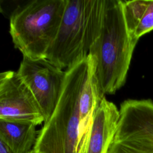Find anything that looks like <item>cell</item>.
<instances>
[{
	"label": "cell",
	"mask_w": 153,
	"mask_h": 153,
	"mask_svg": "<svg viewBox=\"0 0 153 153\" xmlns=\"http://www.w3.org/2000/svg\"><path fill=\"white\" fill-rule=\"evenodd\" d=\"M137 42L127 29L123 1L105 0L100 33L89 53L102 97L114 94L124 84Z\"/></svg>",
	"instance_id": "obj_1"
},
{
	"label": "cell",
	"mask_w": 153,
	"mask_h": 153,
	"mask_svg": "<svg viewBox=\"0 0 153 153\" xmlns=\"http://www.w3.org/2000/svg\"><path fill=\"white\" fill-rule=\"evenodd\" d=\"M92 65L88 57L66 69L57 106L38 131L33 149L38 153H85L80 131L79 97Z\"/></svg>",
	"instance_id": "obj_2"
},
{
	"label": "cell",
	"mask_w": 153,
	"mask_h": 153,
	"mask_svg": "<svg viewBox=\"0 0 153 153\" xmlns=\"http://www.w3.org/2000/svg\"><path fill=\"white\" fill-rule=\"evenodd\" d=\"M105 0H66L55 40L46 59L69 69L86 59L101 29Z\"/></svg>",
	"instance_id": "obj_3"
},
{
	"label": "cell",
	"mask_w": 153,
	"mask_h": 153,
	"mask_svg": "<svg viewBox=\"0 0 153 153\" xmlns=\"http://www.w3.org/2000/svg\"><path fill=\"white\" fill-rule=\"evenodd\" d=\"M66 0H34L18 7L10 19V33L23 57L46 58L56 39Z\"/></svg>",
	"instance_id": "obj_4"
},
{
	"label": "cell",
	"mask_w": 153,
	"mask_h": 153,
	"mask_svg": "<svg viewBox=\"0 0 153 153\" xmlns=\"http://www.w3.org/2000/svg\"><path fill=\"white\" fill-rule=\"evenodd\" d=\"M114 141L108 153H153V102L124 101Z\"/></svg>",
	"instance_id": "obj_5"
},
{
	"label": "cell",
	"mask_w": 153,
	"mask_h": 153,
	"mask_svg": "<svg viewBox=\"0 0 153 153\" xmlns=\"http://www.w3.org/2000/svg\"><path fill=\"white\" fill-rule=\"evenodd\" d=\"M17 72L35 97L46 121L54 112L60 98L66 71L46 58L23 57Z\"/></svg>",
	"instance_id": "obj_6"
},
{
	"label": "cell",
	"mask_w": 153,
	"mask_h": 153,
	"mask_svg": "<svg viewBox=\"0 0 153 153\" xmlns=\"http://www.w3.org/2000/svg\"><path fill=\"white\" fill-rule=\"evenodd\" d=\"M0 120L44 123L42 111L30 90L17 72L0 74Z\"/></svg>",
	"instance_id": "obj_7"
},
{
	"label": "cell",
	"mask_w": 153,
	"mask_h": 153,
	"mask_svg": "<svg viewBox=\"0 0 153 153\" xmlns=\"http://www.w3.org/2000/svg\"><path fill=\"white\" fill-rule=\"evenodd\" d=\"M120 111L103 97L94 114L85 153H108L117 131Z\"/></svg>",
	"instance_id": "obj_8"
},
{
	"label": "cell",
	"mask_w": 153,
	"mask_h": 153,
	"mask_svg": "<svg viewBox=\"0 0 153 153\" xmlns=\"http://www.w3.org/2000/svg\"><path fill=\"white\" fill-rule=\"evenodd\" d=\"M36 126L29 122L0 120V140L13 153H27L36 140Z\"/></svg>",
	"instance_id": "obj_9"
},
{
	"label": "cell",
	"mask_w": 153,
	"mask_h": 153,
	"mask_svg": "<svg viewBox=\"0 0 153 153\" xmlns=\"http://www.w3.org/2000/svg\"><path fill=\"white\" fill-rule=\"evenodd\" d=\"M124 16L131 38L138 41L153 30V0L123 1Z\"/></svg>",
	"instance_id": "obj_10"
},
{
	"label": "cell",
	"mask_w": 153,
	"mask_h": 153,
	"mask_svg": "<svg viewBox=\"0 0 153 153\" xmlns=\"http://www.w3.org/2000/svg\"><path fill=\"white\" fill-rule=\"evenodd\" d=\"M0 153H13L8 146L1 140H0Z\"/></svg>",
	"instance_id": "obj_11"
},
{
	"label": "cell",
	"mask_w": 153,
	"mask_h": 153,
	"mask_svg": "<svg viewBox=\"0 0 153 153\" xmlns=\"http://www.w3.org/2000/svg\"><path fill=\"white\" fill-rule=\"evenodd\" d=\"M27 153H38V152H36L33 148H32V149L29 152H28Z\"/></svg>",
	"instance_id": "obj_12"
}]
</instances>
